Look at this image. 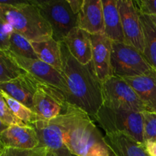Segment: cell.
<instances>
[{
	"label": "cell",
	"mask_w": 156,
	"mask_h": 156,
	"mask_svg": "<svg viewBox=\"0 0 156 156\" xmlns=\"http://www.w3.org/2000/svg\"><path fill=\"white\" fill-rule=\"evenodd\" d=\"M62 73L68 88L67 104L77 107L94 117L103 105L102 83L98 78L92 62L84 65L76 60L66 45L60 42Z\"/></svg>",
	"instance_id": "1"
},
{
	"label": "cell",
	"mask_w": 156,
	"mask_h": 156,
	"mask_svg": "<svg viewBox=\"0 0 156 156\" xmlns=\"http://www.w3.org/2000/svg\"><path fill=\"white\" fill-rule=\"evenodd\" d=\"M52 121L59 128L62 140L76 156H116L91 117L74 105L67 104L64 114Z\"/></svg>",
	"instance_id": "2"
},
{
	"label": "cell",
	"mask_w": 156,
	"mask_h": 156,
	"mask_svg": "<svg viewBox=\"0 0 156 156\" xmlns=\"http://www.w3.org/2000/svg\"><path fill=\"white\" fill-rule=\"evenodd\" d=\"M0 18L30 41L52 37L50 24L34 1H0Z\"/></svg>",
	"instance_id": "3"
},
{
	"label": "cell",
	"mask_w": 156,
	"mask_h": 156,
	"mask_svg": "<svg viewBox=\"0 0 156 156\" xmlns=\"http://www.w3.org/2000/svg\"><path fill=\"white\" fill-rule=\"evenodd\" d=\"M94 118L105 134H123L144 144L142 113L102 105Z\"/></svg>",
	"instance_id": "4"
},
{
	"label": "cell",
	"mask_w": 156,
	"mask_h": 156,
	"mask_svg": "<svg viewBox=\"0 0 156 156\" xmlns=\"http://www.w3.org/2000/svg\"><path fill=\"white\" fill-rule=\"evenodd\" d=\"M113 76L127 78L151 74L156 72L143 53L126 43L113 42L111 52Z\"/></svg>",
	"instance_id": "5"
},
{
	"label": "cell",
	"mask_w": 156,
	"mask_h": 156,
	"mask_svg": "<svg viewBox=\"0 0 156 156\" xmlns=\"http://www.w3.org/2000/svg\"><path fill=\"white\" fill-rule=\"evenodd\" d=\"M34 2L43 18L50 24L52 37L57 42H62L68 34L78 27V15L73 13L67 0Z\"/></svg>",
	"instance_id": "6"
},
{
	"label": "cell",
	"mask_w": 156,
	"mask_h": 156,
	"mask_svg": "<svg viewBox=\"0 0 156 156\" xmlns=\"http://www.w3.org/2000/svg\"><path fill=\"white\" fill-rule=\"evenodd\" d=\"M103 105L142 113L147 111L132 87L123 79L111 76L102 83Z\"/></svg>",
	"instance_id": "7"
},
{
	"label": "cell",
	"mask_w": 156,
	"mask_h": 156,
	"mask_svg": "<svg viewBox=\"0 0 156 156\" xmlns=\"http://www.w3.org/2000/svg\"><path fill=\"white\" fill-rule=\"evenodd\" d=\"M66 98L60 90L40 82L34 97L33 111L41 120H50L64 114Z\"/></svg>",
	"instance_id": "8"
},
{
	"label": "cell",
	"mask_w": 156,
	"mask_h": 156,
	"mask_svg": "<svg viewBox=\"0 0 156 156\" xmlns=\"http://www.w3.org/2000/svg\"><path fill=\"white\" fill-rule=\"evenodd\" d=\"M117 6L125 42L143 53L145 47L144 34L140 11L134 2L131 0H117Z\"/></svg>",
	"instance_id": "9"
},
{
	"label": "cell",
	"mask_w": 156,
	"mask_h": 156,
	"mask_svg": "<svg viewBox=\"0 0 156 156\" xmlns=\"http://www.w3.org/2000/svg\"><path fill=\"white\" fill-rule=\"evenodd\" d=\"M8 53L26 73L35 78L37 80L60 90L65 94L66 98L68 88L60 72L39 59H27L17 56L9 51H8Z\"/></svg>",
	"instance_id": "10"
},
{
	"label": "cell",
	"mask_w": 156,
	"mask_h": 156,
	"mask_svg": "<svg viewBox=\"0 0 156 156\" xmlns=\"http://www.w3.org/2000/svg\"><path fill=\"white\" fill-rule=\"evenodd\" d=\"M92 59L91 62L98 78L101 83L113 76L111 66L112 41L105 34H92Z\"/></svg>",
	"instance_id": "11"
},
{
	"label": "cell",
	"mask_w": 156,
	"mask_h": 156,
	"mask_svg": "<svg viewBox=\"0 0 156 156\" xmlns=\"http://www.w3.org/2000/svg\"><path fill=\"white\" fill-rule=\"evenodd\" d=\"M39 139V146L45 147L56 156H76L64 144L59 128L52 120H37L30 125Z\"/></svg>",
	"instance_id": "12"
},
{
	"label": "cell",
	"mask_w": 156,
	"mask_h": 156,
	"mask_svg": "<svg viewBox=\"0 0 156 156\" xmlns=\"http://www.w3.org/2000/svg\"><path fill=\"white\" fill-rule=\"evenodd\" d=\"M39 81L28 73L9 82H0V91L18 101L33 111L34 97Z\"/></svg>",
	"instance_id": "13"
},
{
	"label": "cell",
	"mask_w": 156,
	"mask_h": 156,
	"mask_svg": "<svg viewBox=\"0 0 156 156\" xmlns=\"http://www.w3.org/2000/svg\"><path fill=\"white\" fill-rule=\"evenodd\" d=\"M3 147L17 149H34L39 146L36 131L30 126H9L0 133Z\"/></svg>",
	"instance_id": "14"
},
{
	"label": "cell",
	"mask_w": 156,
	"mask_h": 156,
	"mask_svg": "<svg viewBox=\"0 0 156 156\" xmlns=\"http://www.w3.org/2000/svg\"><path fill=\"white\" fill-rule=\"evenodd\" d=\"M78 27L91 35L105 33L102 0H83L78 15Z\"/></svg>",
	"instance_id": "15"
},
{
	"label": "cell",
	"mask_w": 156,
	"mask_h": 156,
	"mask_svg": "<svg viewBox=\"0 0 156 156\" xmlns=\"http://www.w3.org/2000/svg\"><path fill=\"white\" fill-rule=\"evenodd\" d=\"M91 36L88 32L76 27L68 34L63 41L72 56L84 65L90 63L92 59Z\"/></svg>",
	"instance_id": "16"
},
{
	"label": "cell",
	"mask_w": 156,
	"mask_h": 156,
	"mask_svg": "<svg viewBox=\"0 0 156 156\" xmlns=\"http://www.w3.org/2000/svg\"><path fill=\"white\" fill-rule=\"evenodd\" d=\"M123 79L135 91L146 110L156 112V72Z\"/></svg>",
	"instance_id": "17"
},
{
	"label": "cell",
	"mask_w": 156,
	"mask_h": 156,
	"mask_svg": "<svg viewBox=\"0 0 156 156\" xmlns=\"http://www.w3.org/2000/svg\"><path fill=\"white\" fill-rule=\"evenodd\" d=\"M107 145L116 156H149L144 145L123 134H105Z\"/></svg>",
	"instance_id": "18"
},
{
	"label": "cell",
	"mask_w": 156,
	"mask_h": 156,
	"mask_svg": "<svg viewBox=\"0 0 156 156\" xmlns=\"http://www.w3.org/2000/svg\"><path fill=\"white\" fill-rule=\"evenodd\" d=\"M105 34L113 42H125L117 0H103Z\"/></svg>",
	"instance_id": "19"
},
{
	"label": "cell",
	"mask_w": 156,
	"mask_h": 156,
	"mask_svg": "<svg viewBox=\"0 0 156 156\" xmlns=\"http://www.w3.org/2000/svg\"><path fill=\"white\" fill-rule=\"evenodd\" d=\"M30 43L40 60L51 66L61 73L62 57L60 43L55 41L52 37L30 41Z\"/></svg>",
	"instance_id": "20"
},
{
	"label": "cell",
	"mask_w": 156,
	"mask_h": 156,
	"mask_svg": "<svg viewBox=\"0 0 156 156\" xmlns=\"http://www.w3.org/2000/svg\"><path fill=\"white\" fill-rule=\"evenodd\" d=\"M140 19L144 34L143 55L156 71V25L149 15L140 13Z\"/></svg>",
	"instance_id": "21"
},
{
	"label": "cell",
	"mask_w": 156,
	"mask_h": 156,
	"mask_svg": "<svg viewBox=\"0 0 156 156\" xmlns=\"http://www.w3.org/2000/svg\"><path fill=\"white\" fill-rule=\"evenodd\" d=\"M26 73L12 59L7 50L0 49V82H9Z\"/></svg>",
	"instance_id": "22"
},
{
	"label": "cell",
	"mask_w": 156,
	"mask_h": 156,
	"mask_svg": "<svg viewBox=\"0 0 156 156\" xmlns=\"http://www.w3.org/2000/svg\"><path fill=\"white\" fill-rule=\"evenodd\" d=\"M8 51L21 57L32 59H38L30 41L14 30L11 34Z\"/></svg>",
	"instance_id": "23"
},
{
	"label": "cell",
	"mask_w": 156,
	"mask_h": 156,
	"mask_svg": "<svg viewBox=\"0 0 156 156\" xmlns=\"http://www.w3.org/2000/svg\"><path fill=\"white\" fill-rule=\"evenodd\" d=\"M0 93L2 94V97L4 98L5 101H6L8 106L9 107L14 115L18 117L23 123H24L27 126H30L36 121L39 120L37 116L31 110L29 109L28 108L24 106V105H22L20 102H18V101L11 98L10 96L5 94L4 92L0 91Z\"/></svg>",
	"instance_id": "24"
},
{
	"label": "cell",
	"mask_w": 156,
	"mask_h": 156,
	"mask_svg": "<svg viewBox=\"0 0 156 156\" xmlns=\"http://www.w3.org/2000/svg\"><path fill=\"white\" fill-rule=\"evenodd\" d=\"M143 136L144 142H156V112L143 111Z\"/></svg>",
	"instance_id": "25"
},
{
	"label": "cell",
	"mask_w": 156,
	"mask_h": 156,
	"mask_svg": "<svg viewBox=\"0 0 156 156\" xmlns=\"http://www.w3.org/2000/svg\"><path fill=\"white\" fill-rule=\"evenodd\" d=\"M0 120L6 124L7 126H13V125H18V126H27L25 123L20 120L18 117L14 115L13 113L8 106L7 103L5 101L0 93Z\"/></svg>",
	"instance_id": "26"
},
{
	"label": "cell",
	"mask_w": 156,
	"mask_h": 156,
	"mask_svg": "<svg viewBox=\"0 0 156 156\" xmlns=\"http://www.w3.org/2000/svg\"><path fill=\"white\" fill-rule=\"evenodd\" d=\"M47 149L43 146H38L34 149H17L3 148L0 151V156H47Z\"/></svg>",
	"instance_id": "27"
},
{
	"label": "cell",
	"mask_w": 156,
	"mask_h": 156,
	"mask_svg": "<svg viewBox=\"0 0 156 156\" xmlns=\"http://www.w3.org/2000/svg\"><path fill=\"white\" fill-rule=\"evenodd\" d=\"M13 29L9 24L0 18V49L8 50L9 48V41Z\"/></svg>",
	"instance_id": "28"
},
{
	"label": "cell",
	"mask_w": 156,
	"mask_h": 156,
	"mask_svg": "<svg viewBox=\"0 0 156 156\" xmlns=\"http://www.w3.org/2000/svg\"><path fill=\"white\" fill-rule=\"evenodd\" d=\"M134 3L143 15L156 16V0H140Z\"/></svg>",
	"instance_id": "29"
},
{
	"label": "cell",
	"mask_w": 156,
	"mask_h": 156,
	"mask_svg": "<svg viewBox=\"0 0 156 156\" xmlns=\"http://www.w3.org/2000/svg\"><path fill=\"white\" fill-rule=\"evenodd\" d=\"M67 1H68L69 5L73 13L76 15H79L82 3H83V0H67Z\"/></svg>",
	"instance_id": "30"
},
{
	"label": "cell",
	"mask_w": 156,
	"mask_h": 156,
	"mask_svg": "<svg viewBox=\"0 0 156 156\" xmlns=\"http://www.w3.org/2000/svg\"><path fill=\"white\" fill-rule=\"evenodd\" d=\"M144 148L149 156H156V142H145Z\"/></svg>",
	"instance_id": "31"
},
{
	"label": "cell",
	"mask_w": 156,
	"mask_h": 156,
	"mask_svg": "<svg viewBox=\"0 0 156 156\" xmlns=\"http://www.w3.org/2000/svg\"><path fill=\"white\" fill-rule=\"evenodd\" d=\"M8 127H9V126H7L6 124H5V123H3L1 120H0V133H2L4 130H5Z\"/></svg>",
	"instance_id": "32"
},
{
	"label": "cell",
	"mask_w": 156,
	"mask_h": 156,
	"mask_svg": "<svg viewBox=\"0 0 156 156\" xmlns=\"http://www.w3.org/2000/svg\"><path fill=\"white\" fill-rule=\"evenodd\" d=\"M151 18V19L152 20V21H153L154 23H155V25H156V16H149Z\"/></svg>",
	"instance_id": "33"
},
{
	"label": "cell",
	"mask_w": 156,
	"mask_h": 156,
	"mask_svg": "<svg viewBox=\"0 0 156 156\" xmlns=\"http://www.w3.org/2000/svg\"><path fill=\"white\" fill-rule=\"evenodd\" d=\"M0 147H3V146H2V145L1 142H0Z\"/></svg>",
	"instance_id": "34"
},
{
	"label": "cell",
	"mask_w": 156,
	"mask_h": 156,
	"mask_svg": "<svg viewBox=\"0 0 156 156\" xmlns=\"http://www.w3.org/2000/svg\"><path fill=\"white\" fill-rule=\"evenodd\" d=\"M3 148H4V147H0V151H1V150H2V149H3Z\"/></svg>",
	"instance_id": "35"
},
{
	"label": "cell",
	"mask_w": 156,
	"mask_h": 156,
	"mask_svg": "<svg viewBox=\"0 0 156 156\" xmlns=\"http://www.w3.org/2000/svg\"><path fill=\"white\" fill-rule=\"evenodd\" d=\"M53 156H56V155H53Z\"/></svg>",
	"instance_id": "36"
}]
</instances>
